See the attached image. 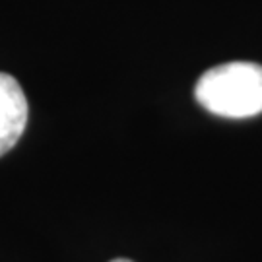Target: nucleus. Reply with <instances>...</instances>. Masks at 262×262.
Segmentation results:
<instances>
[{"instance_id":"obj_1","label":"nucleus","mask_w":262,"mask_h":262,"mask_svg":"<svg viewBox=\"0 0 262 262\" xmlns=\"http://www.w3.org/2000/svg\"><path fill=\"white\" fill-rule=\"evenodd\" d=\"M194 97L206 111L247 119L262 113V66L227 62L206 70L194 85Z\"/></svg>"},{"instance_id":"obj_2","label":"nucleus","mask_w":262,"mask_h":262,"mask_svg":"<svg viewBox=\"0 0 262 262\" xmlns=\"http://www.w3.org/2000/svg\"><path fill=\"white\" fill-rule=\"evenodd\" d=\"M28 101L14 76L0 72V156L8 154L24 134Z\"/></svg>"},{"instance_id":"obj_3","label":"nucleus","mask_w":262,"mask_h":262,"mask_svg":"<svg viewBox=\"0 0 262 262\" xmlns=\"http://www.w3.org/2000/svg\"><path fill=\"white\" fill-rule=\"evenodd\" d=\"M111 262H132V260H126V258H117V260H111Z\"/></svg>"}]
</instances>
